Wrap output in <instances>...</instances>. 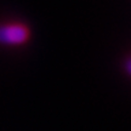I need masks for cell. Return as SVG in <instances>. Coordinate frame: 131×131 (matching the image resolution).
I'll use <instances>...</instances> for the list:
<instances>
[{
    "mask_svg": "<svg viewBox=\"0 0 131 131\" xmlns=\"http://www.w3.org/2000/svg\"><path fill=\"white\" fill-rule=\"evenodd\" d=\"M29 30L28 28L19 23H10L0 26V44L17 46L22 45L28 40Z\"/></svg>",
    "mask_w": 131,
    "mask_h": 131,
    "instance_id": "obj_1",
    "label": "cell"
}]
</instances>
